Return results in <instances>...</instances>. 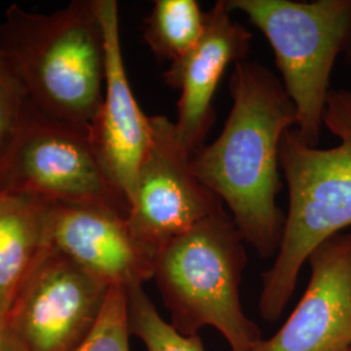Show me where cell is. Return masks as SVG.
I'll return each instance as SVG.
<instances>
[{"instance_id": "5b68a950", "label": "cell", "mask_w": 351, "mask_h": 351, "mask_svg": "<svg viewBox=\"0 0 351 351\" xmlns=\"http://www.w3.org/2000/svg\"><path fill=\"white\" fill-rule=\"evenodd\" d=\"M263 33L275 53L281 82L297 110L301 138L316 146L330 75L351 42V0H226Z\"/></svg>"}, {"instance_id": "d6986e66", "label": "cell", "mask_w": 351, "mask_h": 351, "mask_svg": "<svg viewBox=\"0 0 351 351\" xmlns=\"http://www.w3.org/2000/svg\"><path fill=\"white\" fill-rule=\"evenodd\" d=\"M346 58H348V60L351 63V42L350 45H349V47H348V53H346Z\"/></svg>"}, {"instance_id": "3957f363", "label": "cell", "mask_w": 351, "mask_h": 351, "mask_svg": "<svg viewBox=\"0 0 351 351\" xmlns=\"http://www.w3.org/2000/svg\"><path fill=\"white\" fill-rule=\"evenodd\" d=\"M0 51L36 112L90 130L106 78L104 36L94 0H75L50 14L12 4L0 24Z\"/></svg>"}, {"instance_id": "277c9868", "label": "cell", "mask_w": 351, "mask_h": 351, "mask_svg": "<svg viewBox=\"0 0 351 351\" xmlns=\"http://www.w3.org/2000/svg\"><path fill=\"white\" fill-rule=\"evenodd\" d=\"M246 263L245 241L226 210L167 242L156 251L154 280L171 324L185 336L213 326L230 350H254L263 339L241 303Z\"/></svg>"}, {"instance_id": "30bf717a", "label": "cell", "mask_w": 351, "mask_h": 351, "mask_svg": "<svg viewBox=\"0 0 351 351\" xmlns=\"http://www.w3.org/2000/svg\"><path fill=\"white\" fill-rule=\"evenodd\" d=\"M94 1L104 36L106 78L101 108L90 126V139L106 175L130 207L139 165L150 146L151 117L141 110L126 75L119 4L116 0Z\"/></svg>"}, {"instance_id": "52a82bcc", "label": "cell", "mask_w": 351, "mask_h": 351, "mask_svg": "<svg viewBox=\"0 0 351 351\" xmlns=\"http://www.w3.org/2000/svg\"><path fill=\"white\" fill-rule=\"evenodd\" d=\"M110 287L49 247L7 320L23 351H75L94 329Z\"/></svg>"}, {"instance_id": "9c48e42d", "label": "cell", "mask_w": 351, "mask_h": 351, "mask_svg": "<svg viewBox=\"0 0 351 351\" xmlns=\"http://www.w3.org/2000/svg\"><path fill=\"white\" fill-rule=\"evenodd\" d=\"M50 246L107 287L154 278L156 251L136 237L128 215L104 203L50 204Z\"/></svg>"}, {"instance_id": "8fae6325", "label": "cell", "mask_w": 351, "mask_h": 351, "mask_svg": "<svg viewBox=\"0 0 351 351\" xmlns=\"http://www.w3.org/2000/svg\"><path fill=\"white\" fill-rule=\"evenodd\" d=\"M311 275L285 324L252 351L351 350V233H339L315 249Z\"/></svg>"}, {"instance_id": "9a60e30c", "label": "cell", "mask_w": 351, "mask_h": 351, "mask_svg": "<svg viewBox=\"0 0 351 351\" xmlns=\"http://www.w3.org/2000/svg\"><path fill=\"white\" fill-rule=\"evenodd\" d=\"M130 336L138 337L147 351H207L201 336H185L158 313L143 285L125 289Z\"/></svg>"}, {"instance_id": "7c38bea8", "label": "cell", "mask_w": 351, "mask_h": 351, "mask_svg": "<svg viewBox=\"0 0 351 351\" xmlns=\"http://www.w3.org/2000/svg\"><path fill=\"white\" fill-rule=\"evenodd\" d=\"M251 33L230 16L226 0L207 12L206 29L193 50L171 64L163 78L180 91L175 121L177 137L190 155L204 145L215 123V91L230 64L246 60Z\"/></svg>"}, {"instance_id": "ffe728a7", "label": "cell", "mask_w": 351, "mask_h": 351, "mask_svg": "<svg viewBox=\"0 0 351 351\" xmlns=\"http://www.w3.org/2000/svg\"><path fill=\"white\" fill-rule=\"evenodd\" d=\"M351 351V350H350Z\"/></svg>"}, {"instance_id": "8992f818", "label": "cell", "mask_w": 351, "mask_h": 351, "mask_svg": "<svg viewBox=\"0 0 351 351\" xmlns=\"http://www.w3.org/2000/svg\"><path fill=\"white\" fill-rule=\"evenodd\" d=\"M0 193L49 204L104 203L129 213L125 197L101 167L90 130L49 119L29 104L0 155Z\"/></svg>"}, {"instance_id": "2e32d148", "label": "cell", "mask_w": 351, "mask_h": 351, "mask_svg": "<svg viewBox=\"0 0 351 351\" xmlns=\"http://www.w3.org/2000/svg\"><path fill=\"white\" fill-rule=\"evenodd\" d=\"M129 337L126 290L113 287L94 329L75 351H130Z\"/></svg>"}, {"instance_id": "6da1fadb", "label": "cell", "mask_w": 351, "mask_h": 351, "mask_svg": "<svg viewBox=\"0 0 351 351\" xmlns=\"http://www.w3.org/2000/svg\"><path fill=\"white\" fill-rule=\"evenodd\" d=\"M229 93L232 108L221 133L191 155L190 167L228 206L243 241L269 259L277 255L285 226L276 202L280 146L297 126V110L281 80L256 62L234 64Z\"/></svg>"}, {"instance_id": "e0dca14e", "label": "cell", "mask_w": 351, "mask_h": 351, "mask_svg": "<svg viewBox=\"0 0 351 351\" xmlns=\"http://www.w3.org/2000/svg\"><path fill=\"white\" fill-rule=\"evenodd\" d=\"M26 108L25 91L0 51V155L21 124Z\"/></svg>"}, {"instance_id": "4fadbf2b", "label": "cell", "mask_w": 351, "mask_h": 351, "mask_svg": "<svg viewBox=\"0 0 351 351\" xmlns=\"http://www.w3.org/2000/svg\"><path fill=\"white\" fill-rule=\"evenodd\" d=\"M50 204L0 193V314L8 315L17 294L50 247Z\"/></svg>"}, {"instance_id": "ba28073f", "label": "cell", "mask_w": 351, "mask_h": 351, "mask_svg": "<svg viewBox=\"0 0 351 351\" xmlns=\"http://www.w3.org/2000/svg\"><path fill=\"white\" fill-rule=\"evenodd\" d=\"M152 136L139 165L128 221L133 233L155 251L193 226L224 211V203L194 175L175 121L151 117Z\"/></svg>"}, {"instance_id": "5bb4252c", "label": "cell", "mask_w": 351, "mask_h": 351, "mask_svg": "<svg viewBox=\"0 0 351 351\" xmlns=\"http://www.w3.org/2000/svg\"><path fill=\"white\" fill-rule=\"evenodd\" d=\"M207 21L195 0H156L145 20L143 37L163 62L175 63L199 42Z\"/></svg>"}, {"instance_id": "7a4b0ae2", "label": "cell", "mask_w": 351, "mask_h": 351, "mask_svg": "<svg viewBox=\"0 0 351 351\" xmlns=\"http://www.w3.org/2000/svg\"><path fill=\"white\" fill-rule=\"evenodd\" d=\"M323 126L339 139L330 149L307 145L295 128L281 141L280 168L289 204L275 262L262 276L259 313L268 323L287 308L310 254L351 226L350 90H330Z\"/></svg>"}, {"instance_id": "ac0fdd59", "label": "cell", "mask_w": 351, "mask_h": 351, "mask_svg": "<svg viewBox=\"0 0 351 351\" xmlns=\"http://www.w3.org/2000/svg\"><path fill=\"white\" fill-rule=\"evenodd\" d=\"M0 351H23L13 336L7 316L0 314Z\"/></svg>"}]
</instances>
